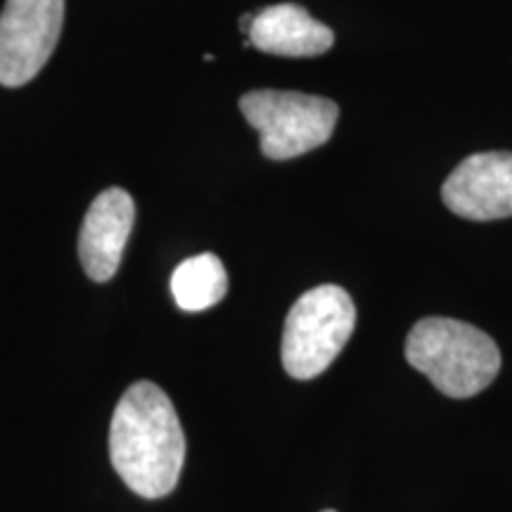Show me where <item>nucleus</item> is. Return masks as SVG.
<instances>
[{
	"label": "nucleus",
	"mask_w": 512,
	"mask_h": 512,
	"mask_svg": "<svg viewBox=\"0 0 512 512\" xmlns=\"http://www.w3.org/2000/svg\"><path fill=\"white\" fill-rule=\"evenodd\" d=\"M441 200L467 221L512 216V152H477L465 157L441 185Z\"/></svg>",
	"instance_id": "423d86ee"
},
{
	"label": "nucleus",
	"mask_w": 512,
	"mask_h": 512,
	"mask_svg": "<svg viewBox=\"0 0 512 512\" xmlns=\"http://www.w3.org/2000/svg\"><path fill=\"white\" fill-rule=\"evenodd\" d=\"M240 112L261 136V152L273 162L325 145L339 119L337 102L294 91H252L240 98Z\"/></svg>",
	"instance_id": "20e7f679"
},
{
	"label": "nucleus",
	"mask_w": 512,
	"mask_h": 512,
	"mask_svg": "<svg viewBox=\"0 0 512 512\" xmlns=\"http://www.w3.org/2000/svg\"><path fill=\"white\" fill-rule=\"evenodd\" d=\"M133 221L136 204L121 188L100 192L86 211L79 233V259L83 271L95 283H110L117 275Z\"/></svg>",
	"instance_id": "0eeeda50"
},
{
	"label": "nucleus",
	"mask_w": 512,
	"mask_h": 512,
	"mask_svg": "<svg viewBox=\"0 0 512 512\" xmlns=\"http://www.w3.org/2000/svg\"><path fill=\"white\" fill-rule=\"evenodd\" d=\"M406 361L444 396L470 399L498 377L501 349L475 325L432 316L408 332Z\"/></svg>",
	"instance_id": "f03ea898"
},
{
	"label": "nucleus",
	"mask_w": 512,
	"mask_h": 512,
	"mask_svg": "<svg viewBox=\"0 0 512 512\" xmlns=\"http://www.w3.org/2000/svg\"><path fill=\"white\" fill-rule=\"evenodd\" d=\"M110 458L133 494L155 501L176 489L185 434L174 403L155 382H136L121 394L110 425Z\"/></svg>",
	"instance_id": "f257e3e1"
},
{
	"label": "nucleus",
	"mask_w": 512,
	"mask_h": 512,
	"mask_svg": "<svg viewBox=\"0 0 512 512\" xmlns=\"http://www.w3.org/2000/svg\"><path fill=\"white\" fill-rule=\"evenodd\" d=\"M247 38L261 53L280 57H316L328 53L335 43L330 27L294 3L271 5L254 12Z\"/></svg>",
	"instance_id": "6e6552de"
},
{
	"label": "nucleus",
	"mask_w": 512,
	"mask_h": 512,
	"mask_svg": "<svg viewBox=\"0 0 512 512\" xmlns=\"http://www.w3.org/2000/svg\"><path fill=\"white\" fill-rule=\"evenodd\" d=\"M323 512H335V510H323Z\"/></svg>",
	"instance_id": "9d476101"
},
{
	"label": "nucleus",
	"mask_w": 512,
	"mask_h": 512,
	"mask_svg": "<svg viewBox=\"0 0 512 512\" xmlns=\"http://www.w3.org/2000/svg\"><path fill=\"white\" fill-rule=\"evenodd\" d=\"M64 0H5L0 12V86L19 88L46 67L60 41Z\"/></svg>",
	"instance_id": "39448f33"
},
{
	"label": "nucleus",
	"mask_w": 512,
	"mask_h": 512,
	"mask_svg": "<svg viewBox=\"0 0 512 512\" xmlns=\"http://www.w3.org/2000/svg\"><path fill=\"white\" fill-rule=\"evenodd\" d=\"M171 292L178 309L197 313L207 311L226 297L228 275L221 259L214 254H200L185 259L171 275Z\"/></svg>",
	"instance_id": "1a4fd4ad"
},
{
	"label": "nucleus",
	"mask_w": 512,
	"mask_h": 512,
	"mask_svg": "<svg viewBox=\"0 0 512 512\" xmlns=\"http://www.w3.org/2000/svg\"><path fill=\"white\" fill-rule=\"evenodd\" d=\"M356 328V306L339 285L304 292L287 313L283 366L294 380H313L332 366Z\"/></svg>",
	"instance_id": "7ed1b4c3"
}]
</instances>
